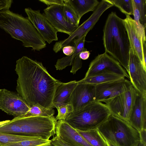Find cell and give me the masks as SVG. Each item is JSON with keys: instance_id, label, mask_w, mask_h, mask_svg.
Wrapping results in <instances>:
<instances>
[{"instance_id": "52a82bcc", "label": "cell", "mask_w": 146, "mask_h": 146, "mask_svg": "<svg viewBox=\"0 0 146 146\" xmlns=\"http://www.w3.org/2000/svg\"><path fill=\"white\" fill-rule=\"evenodd\" d=\"M137 94L132 85L124 92L103 102L111 114L128 122Z\"/></svg>"}, {"instance_id": "83f0119b", "label": "cell", "mask_w": 146, "mask_h": 146, "mask_svg": "<svg viewBox=\"0 0 146 146\" xmlns=\"http://www.w3.org/2000/svg\"><path fill=\"white\" fill-rule=\"evenodd\" d=\"M35 137H37L0 133V145L2 146L8 143L18 142Z\"/></svg>"}, {"instance_id": "f35d334b", "label": "cell", "mask_w": 146, "mask_h": 146, "mask_svg": "<svg viewBox=\"0 0 146 146\" xmlns=\"http://www.w3.org/2000/svg\"><path fill=\"white\" fill-rule=\"evenodd\" d=\"M133 146H146V144L140 141Z\"/></svg>"}, {"instance_id": "e0dca14e", "label": "cell", "mask_w": 146, "mask_h": 146, "mask_svg": "<svg viewBox=\"0 0 146 146\" xmlns=\"http://www.w3.org/2000/svg\"><path fill=\"white\" fill-rule=\"evenodd\" d=\"M126 18L123 20L131 47L135 52L146 69V62L144 60L143 54L141 35L135 21L130 15H126Z\"/></svg>"}, {"instance_id": "7a4b0ae2", "label": "cell", "mask_w": 146, "mask_h": 146, "mask_svg": "<svg viewBox=\"0 0 146 146\" xmlns=\"http://www.w3.org/2000/svg\"><path fill=\"white\" fill-rule=\"evenodd\" d=\"M105 51L117 61L128 72L131 45L124 20L115 12L108 15L103 29Z\"/></svg>"}, {"instance_id": "60d3db41", "label": "cell", "mask_w": 146, "mask_h": 146, "mask_svg": "<svg viewBox=\"0 0 146 146\" xmlns=\"http://www.w3.org/2000/svg\"><path fill=\"white\" fill-rule=\"evenodd\" d=\"M107 146H117L114 144L106 140Z\"/></svg>"}, {"instance_id": "d6986e66", "label": "cell", "mask_w": 146, "mask_h": 146, "mask_svg": "<svg viewBox=\"0 0 146 146\" xmlns=\"http://www.w3.org/2000/svg\"><path fill=\"white\" fill-rule=\"evenodd\" d=\"M76 13L79 21L87 12L93 11L98 4L97 0H68Z\"/></svg>"}, {"instance_id": "9c48e42d", "label": "cell", "mask_w": 146, "mask_h": 146, "mask_svg": "<svg viewBox=\"0 0 146 146\" xmlns=\"http://www.w3.org/2000/svg\"><path fill=\"white\" fill-rule=\"evenodd\" d=\"M30 108L17 93L5 89L0 90V110L16 117L24 116Z\"/></svg>"}, {"instance_id": "277c9868", "label": "cell", "mask_w": 146, "mask_h": 146, "mask_svg": "<svg viewBox=\"0 0 146 146\" xmlns=\"http://www.w3.org/2000/svg\"><path fill=\"white\" fill-rule=\"evenodd\" d=\"M98 128L106 140L117 146H133L140 141L138 131L111 114Z\"/></svg>"}, {"instance_id": "603a6c76", "label": "cell", "mask_w": 146, "mask_h": 146, "mask_svg": "<svg viewBox=\"0 0 146 146\" xmlns=\"http://www.w3.org/2000/svg\"><path fill=\"white\" fill-rule=\"evenodd\" d=\"M51 146V140L44 139L39 137H35L18 142L8 143L2 146Z\"/></svg>"}, {"instance_id": "ffe728a7", "label": "cell", "mask_w": 146, "mask_h": 146, "mask_svg": "<svg viewBox=\"0 0 146 146\" xmlns=\"http://www.w3.org/2000/svg\"><path fill=\"white\" fill-rule=\"evenodd\" d=\"M125 78L123 76L111 73H103L84 78L77 81L78 84H87L96 85L106 82Z\"/></svg>"}, {"instance_id": "8992f818", "label": "cell", "mask_w": 146, "mask_h": 146, "mask_svg": "<svg viewBox=\"0 0 146 146\" xmlns=\"http://www.w3.org/2000/svg\"><path fill=\"white\" fill-rule=\"evenodd\" d=\"M15 117L21 129L22 135L49 140L56 134L57 120L54 117Z\"/></svg>"}, {"instance_id": "4316f807", "label": "cell", "mask_w": 146, "mask_h": 146, "mask_svg": "<svg viewBox=\"0 0 146 146\" xmlns=\"http://www.w3.org/2000/svg\"><path fill=\"white\" fill-rule=\"evenodd\" d=\"M114 6L117 7L123 13L130 15H133L132 0H108Z\"/></svg>"}, {"instance_id": "b9f144b4", "label": "cell", "mask_w": 146, "mask_h": 146, "mask_svg": "<svg viewBox=\"0 0 146 146\" xmlns=\"http://www.w3.org/2000/svg\"><path fill=\"white\" fill-rule=\"evenodd\" d=\"M0 146H1L0 145Z\"/></svg>"}, {"instance_id": "ab89813d", "label": "cell", "mask_w": 146, "mask_h": 146, "mask_svg": "<svg viewBox=\"0 0 146 146\" xmlns=\"http://www.w3.org/2000/svg\"><path fill=\"white\" fill-rule=\"evenodd\" d=\"M10 120H6L5 121H0V127L4 125V124L8 122Z\"/></svg>"}, {"instance_id": "8d00e7d4", "label": "cell", "mask_w": 146, "mask_h": 146, "mask_svg": "<svg viewBox=\"0 0 146 146\" xmlns=\"http://www.w3.org/2000/svg\"><path fill=\"white\" fill-rule=\"evenodd\" d=\"M139 132L140 135V141L146 144V129H143Z\"/></svg>"}, {"instance_id": "7c38bea8", "label": "cell", "mask_w": 146, "mask_h": 146, "mask_svg": "<svg viewBox=\"0 0 146 146\" xmlns=\"http://www.w3.org/2000/svg\"><path fill=\"white\" fill-rule=\"evenodd\" d=\"M64 5H53L44 9L43 14L51 25L58 31L70 35L78 27L68 23L64 13Z\"/></svg>"}, {"instance_id": "f546056e", "label": "cell", "mask_w": 146, "mask_h": 146, "mask_svg": "<svg viewBox=\"0 0 146 146\" xmlns=\"http://www.w3.org/2000/svg\"><path fill=\"white\" fill-rule=\"evenodd\" d=\"M140 15V22L145 29L146 27V0H133Z\"/></svg>"}, {"instance_id": "7402d4cb", "label": "cell", "mask_w": 146, "mask_h": 146, "mask_svg": "<svg viewBox=\"0 0 146 146\" xmlns=\"http://www.w3.org/2000/svg\"><path fill=\"white\" fill-rule=\"evenodd\" d=\"M76 130L92 146H107L106 140L98 128L85 131Z\"/></svg>"}, {"instance_id": "5bb4252c", "label": "cell", "mask_w": 146, "mask_h": 146, "mask_svg": "<svg viewBox=\"0 0 146 146\" xmlns=\"http://www.w3.org/2000/svg\"><path fill=\"white\" fill-rule=\"evenodd\" d=\"M132 85L125 78L95 85V101L103 102L124 92Z\"/></svg>"}, {"instance_id": "8fae6325", "label": "cell", "mask_w": 146, "mask_h": 146, "mask_svg": "<svg viewBox=\"0 0 146 146\" xmlns=\"http://www.w3.org/2000/svg\"><path fill=\"white\" fill-rule=\"evenodd\" d=\"M25 11L28 18L45 41L48 44L57 41L58 31L51 25L46 17L39 10H33L26 8Z\"/></svg>"}, {"instance_id": "484cf974", "label": "cell", "mask_w": 146, "mask_h": 146, "mask_svg": "<svg viewBox=\"0 0 146 146\" xmlns=\"http://www.w3.org/2000/svg\"><path fill=\"white\" fill-rule=\"evenodd\" d=\"M64 4V13L66 21L70 24L75 26H79L80 21L77 15L68 0H63Z\"/></svg>"}, {"instance_id": "5b68a950", "label": "cell", "mask_w": 146, "mask_h": 146, "mask_svg": "<svg viewBox=\"0 0 146 146\" xmlns=\"http://www.w3.org/2000/svg\"><path fill=\"white\" fill-rule=\"evenodd\" d=\"M111 114L105 104L95 101L71 112L65 121L75 129L85 131L98 128Z\"/></svg>"}, {"instance_id": "cb8c5ba5", "label": "cell", "mask_w": 146, "mask_h": 146, "mask_svg": "<svg viewBox=\"0 0 146 146\" xmlns=\"http://www.w3.org/2000/svg\"><path fill=\"white\" fill-rule=\"evenodd\" d=\"M54 111L53 109L46 108L38 106L30 107L27 113L23 117L40 116L51 117L54 116Z\"/></svg>"}, {"instance_id": "9a60e30c", "label": "cell", "mask_w": 146, "mask_h": 146, "mask_svg": "<svg viewBox=\"0 0 146 146\" xmlns=\"http://www.w3.org/2000/svg\"><path fill=\"white\" fill-rule=\"evenodd\" d=\"M56 134L61 140L70 146H92L64 120L57 121Z\"/></svg>"}, {"instance_id": "d6a6232c", "label": "cell", "mask_w": 146, "mask_h": 146, "mask_svg": "<svg viewBox=\"0 0 146 146\" xmlns=\"http://www.w3.org/2000/svg\"><path fill=\"white\" fill-rule=\"evenodd\" d=\"M13 2L12 0H0V11L9 9Z\"/></svg>"}, {"instance_id": "74e56055", "label": "cell", "mask_w": 146, "mask_h": 146, "mask_svg": "<svg viewBox=\"0 0 146 146\" xmlns=\"http://www.w3.org/2000/svg\"><path fill=\"white\" fill-rule=\"evenodd\" d=\"M142 50L144 59L146 62V41L142 42Z\"/></svg>"}, {"instance_id": "2e32d148", "label": "cell", "mask_w": 146, "mask_h": 146, "mask_svg": "<svg viewBox=\"0 0 146 146\" xmlns=\"http://www.w3.org/2000/svg\"><path fill=\"white\" fill-rule=\"evenodd\" d=\"M128 122L139 132L146 129V95L137 93Z\"/></svg>"}, {"instance_id": "6da1fadb", "label": "cell", "mask_w": 146, "mask_h": 146, "mask_svg": "<svg viewBox=\"0 0 146 146\" xmlns=\"http://www.w3.org/2000/svg\"><path fill=\"white\" fill-rule=\"evenodd\" d=\"M17 93L30 107L54 108L53 100L59 81L52 77L41 62L24 56L16 62Z\"/></svg>"}, {"instance_id": "4dcf8cb0", "label": "cell", "mask_w": 146, "mask_h": 146, "mask_svg": "<svg viewBox=\"0 0 146 146\" xmlns=\"http://www.w3.org/2000/svg\"><path fill=\"white\" fill-rule=\"evenodd\" d=\"M79 54L75 57L74 60L72 67L70 72L73 74L76 73V71L80 69L82 66V61L81 59L79 58Z\"/></svg>"}, {"instance_id": "ac0fdd59", "label": "cell", "mask_w": 146, "mask_h": 146, "mask_svg": "<svg viewBox=\"0 0 146 146\" xmlns=\"http://www.w3.org/2000/svg\"><path fill=\"white\" fill-rule=\"evenodd\" d=\"M78 84L77 81L76 80L67 83L59 81L53 98L54 108L55 105L58 104H70L71 95Z\"/></svg>"}, {"instance_id": "4fadbf2b", "label": "cell", "mask_w": 146, "mask_h": 146, "mask_svg": "<svg viewBox=\"0 0 146 146\" xmlns=\"http://www.w3.org/2000/svg\"><path fill=\"white\" fill-rule=\"evenodd\" d=\"M95 101V86L78 83L71 95L70 103L72 107V112H74Z\"/></svg>"}, {"instance_id": "e575fe53", "label": "cell", "mask_w": 146, "mask_h": 146, "mask_svg": "<svg viewBox=\"0 0 146 146\" xmlns=\"http://www.w3.org/2000/svg\"><path fill=\"white\" fill-rule=\"evenodd\" d=\"M75 49V48L74 46L69 45H66L62 48L63 53L68 56L71 55L74 52Z\"/></svg>"}, {"instance_id": "d590c367", "label": "cell", "mask_w": 146, "mask_h": 146, "mask_svg": "<svg viewBox=\"0 0 146 146\" xmlns=\"http://www.w3.org/2000/svg\"><path fill=\"white\" fill-rule=\"evenodd\" d=\"M90 54V52L87 50H84L79 54V57L82 60H86L88 58Z\"/></svg>"}, {"instance_id": "836d02e7", "label": "cell", "mask_w": 146, "mask_h": 146, "mask_svg": "<svg viewBox=\"0 0 146 146\" xmlns=\"http://www.w3.org/2000/svg\"><path fill=\"white\" fill-rule=\"evenodd\" d=\"M51 146H70L65 143L56 136L51 140Z\"/></svg>"}, {"instance_id": "f1b7e54d", "label": "cell", "mask_w": 146, "mask_h": 146, "mask_svg": "<svg viewBox=\"0 0 146 146\" xmlns=\"http://www.w3.org/2000/svg\"><path fill=\"white\" fill-rule=\"evenodd\" d=\"M58 110V114L55 118L57 120H65L69 114L73 111V109L71 104H61L55 105Z\"/></svg>"}, {"instance_id": "30bf717a", "label": "cell", "mask_w": 146, "mask_h": 146, "mask_svg": "<svg viewBox=\"0 0 146 146\" xmlns=\"http://www.w3.org/2000/svg\"><path fill=\"white\" fill-rule=\"evenodd\" d=\"M130 82L137 92L146 95V69L135 52L131 47L128 72Z\"/></svg>"}, {"instance_id": "ba28073f", "label": "cell", "mask_w": 146, "mask_h": 146, "mask_svg": "<svg viewBox=\"0 0 146 146\" xmlns=\"http://www.w3.org/2000/svg\"><path fill=\"white\" fill-rule=\"evenodd\" d=\"M103 73L115 74L129 79L127 73L119 62L106 52L98 54L91 62L84 78Z\"/></svg>"}, {"instance_id": "3957f363", "label": "cell", "mask_w": 146, "mask_h": 146, "mask_svg": "<svg viewBox=\"0 0 146 146\" xmlns=\"http://www.w3.org/2000/svg\"><path fill=\"white\" fill-rule=\"evenodd\" d=\"M0 28L32 50L40 51L46 47L45 41L28 18L9 9L0 11Z\"/></svg>"}, {"instance_id": "d4e9b609", "label": "cell", "mask_w": 146, "mask_h": 146, "mask_svg": "<svg viewBox=\"0 0 146 146\" xmlns=\"http://www.w3.org/2000/svg\"><path fill=\"white\" fill-rule=\"evenodd\" d=\"M0 133L22 135L21 127L15 117L0 127Z\"/></svg>"}, {"instance_id": "1f68e13d", "label": "cell", "mask_w": 146, "mask_h": 146, "mask_svg": "<svg viewBox=\"0 0 146 146\" xmlns=\"http://www.w3.org/2000/svg\"><path fill=\"white\" fill-rule=\"evenodd\" d=\"M39 1L48 6L55 5H64V4L63 0H39Z\"/></svg>"}, {"instance_id": "44dd1931", "label": "cell", "mask_w": 146, "mask_h": 146, "mask_svg": "<svg viewBox=\"0 0 146 146\" xmlns=\"http://www.w3.org/2000/svg\"><path fill=\"white\" fill-rule=\"evenodd\" d=\"M87 34L85 35L77 44H74L75 51L71 55L58 59L55 65L56 70H61L66 66L72 65L74 59L80 53L87 49L84 47L85 38Z\"/></svg>"}]
</instances>
